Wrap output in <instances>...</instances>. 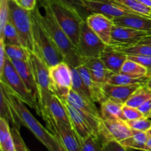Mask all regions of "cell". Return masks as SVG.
<instances>
[{"label":"cell","mask_w":151,"mask_h":151,"mask_svg":"<svg viewBox=\"0 0 151 151\" xmlns=\"http://www.w3.org/2000/svg\"><path fill=\"white\" fill-rule=\"evenodd\" d=\"M0 150L16 151L11 128L9 122L3 118H0Z\"/></svg>","instance_id":"25"},{"label":"cell","mask_w":151,"mask_h":151,"mask_svg":"<svg viewBox=\"0 0 151 151\" xmlns=\"http://www.w3.org/2000/svg\"><path fill=\"white\" fill-rule=\"evenodd\" d=\"M1 88H2L6 98L17 119L21 126H25L27 128L35 137L48 149L50 151L51 148V143L52 141L53 135L49 132L48 130L44 128L33 115L29 112L25 103L13 92L10 91L7 87L1 83Z\"/></svg>","instance_id":"3"},{"label":"cell","mask_w":151,"mask_h":151,"mask_svg":"<svg viewBox=\"0 0 151 151\" xmlns=\"http://www.w3.org/2000/svg\"><path fill=\"white\" fill-rule=\"evenodd\" d=\"M9 15V0H0V36L2 35L4 27L8 22Z\"/></svg>","instance_id":"37"},{"label":"cell","mask_w":151,"mask_h":151,"mask_svg":"<svg viewBox=\"0 0 151 151\" xmlns=\"http://www.w3.org/2000/svg\"><path fill=\"white\" fill-rule=\"evenodd\" d=\"M11 61L19 75H20L24 83L26 84L28 89L33 94L38 103V88H37L33 72H32V67H31L29 62L23 61V60H11Z\"/></svg>","instance_id":"22"},{"label":"cell","mask_w":151,"mask_h":151,"mask_svg":"<svg viewBox=\"0 0 151 151\" xmlns=\"http://www.w3.org/2000/svg\"><path fill=\"white\" fill-rule=\"evenodd\" d=\"M50 91L61 99H66L72 89V73L66 61L50 68Z\"/></svg>","instance_id":"9"},{"label":"cell","mask_w":151,"mask_h":151,"mask_svg":"<svg viewBox=\"0 0 151 151\" xmlns=\"http://www.w3.org/2000/svg\"><path fill=\"white\" fill-rule=\"evenodd\" d=\"M76 69L82 79L83 83L88 91V96L91 101L101 104L103 101L107 99L103 92V88L93 81L89 71L84 65H81L77 67Z\"/></svg>","instance_id":"20"},{"label":"cell","mask_w":151,"mask_h":151,"mask_svg":"<svg viewBox=\"0 0 151 151\" xmlns=\"http://www.w3.org/2000/svg\"><path fill=\"white\" fill-rule=\"evenodd\" d=\"M0 95H1L0 96V118L6 119L8 122H11L13 123V126L20 130L21 125H19L17 119L15 116L11 106L9 104L1 87H0Z\"/></svg>","instance_id":"30"},{"label":"cell","mask_w":151,"mask_h":151,"mask_svg":"<svg viewBox=\"0 0 151 151\" xmlns=\"http://www.w3.org/2000/svg\"><path fill=\"white\" fill-rule=\"evenodd\" d=\"M147 78H149V77H151V72H148V73H147Z\"/></svg>","instance_id":"52"},{"label":"cell","mask_w":151,"mask_h":151,"mask_svg":"<svg viewBox=\"0 0 151 151\" xmlns=\"http://www.w3.org/2000/svg\"><path fill=\"white\" fill-rule=\"evenodd\" d=\"M82 4L91 13H100L110 19L130 14H137L129 11L110 0H82Z\"/></svg>","instance_id":"11"},{"label":"cell","mask_w":151,"mask_h":151,"mask_svg":"<svg viewBox=\"0 0 151 151\" xmlns=\"http://www.w3.org/2000/svg\"><path fill=\"white\" fill-rule=\"evenodd\" d=\"M146 133H147V134L148 135V137H150V138H151V126H150V128H149L148 130H147V131Z\"/></svg>","instance_id":"51"},{"label":"cell","mask_w":151,"mask_h":151,"mask_svg":"<svg viewBox=\"0 0 151 151\" xmlns=\"http://www.w3.org/2000/svg\"><path fill=\"white\" fill-rule=\"evenodd\" d=\"M0 38L3 39L5 44L22 46L19 34L16 28L10 23V21H8L7 24L4 27V31H3L2 35L0 36Z\"/></svg>","instance_id":"34"},{"label":"cell","mask_w":151,"mask_h":151,"mask_svg":"<svg viewBox=\"0 0 151 151\" xmlns=\"http://www.w3.org/2000/svg\"><path fill=\"white\" fill-rule=\"evenodd\" d=\"M60 1L66 3V4L70 6L71 7L75 9L76 11H78V13H80V15H81L85 20L90 15L89 12L83 6L82 0H60Z\"/></svg>","instance_id":"39"},{"label":"cell","mask_w":151,"mask_h":151,"mask_svg":"<svg viewBox=\"0 0 151 151\" xmlns=\"http://www.w3.org/2000/svg\"><path fill=\"white\" fill-rule=\"evenodd\" d=\"M39 12L38 6L31 10L34 52L50 68L65 61V59L41 24L38 16Z\"/></svg>","instance_id":"2"},{"label":"cell","mask_w":151,"mask_h":151,"mask_svg":"<svg viewBox=\"0 0 151 151\" xmlns=\"http://www.w3.org/2000/svg\"><path fill=\"white\" fill-rule=\"evenodd\" d=\"M122 114H123L125 121L145 117L144 115L140 112V111L137 108L127 106L125 104H124L122 106Z\"/></svg>","instance_id":"38"},{"label":"cell","mask_w":151,"mask_h":151,"mask_svg":"<svg viewBox=\"0 0 151 151\" xmlns=\"http://www.w3.org/2000/svg\"><path fill=\"white\" fill-rule=\"evenodd\" d=\"M120 73L134 78H143L147 77L148 70L142 65L128 58L124 63Z\"/></svg>","instance_id":"27"},{"label":"cell","mask_w":151,"mask_h":151,"mask_svg":"<svg viewBox=\"0 0 151 151\" xmlns=\"http://www.w3.org/2000/svg\"><path fill=\"white\" fill-rule=\"evenodd\" d=\"M100 58L109 70L114 74H119L124 63L128 60V55L107 45Z\"/></svg>","instance_id":"21"},{"label":"cell","mask_w":151,"mask_h":151,"mask_svg":"<svg viewBox=\"0 0 151 151\" xmlns=\"http://www.w3.org/2000/svg\"><path fill=\"white\" fill-rule=\"evenodd\" d=\"M133 134L134 130L130 128L126 121L122 119H102L99 125L98 136L103 144L109 141L121 142Z\"/></svg>","instance_id":"10"},{"label":"cell","mask_w":151,"mask_h":151,"mask_svg":"<svg viewBox=\"0 0 151 151\" xmlns=\"http://www.w3.org/2000/svg\"><path fill=\"white\" fill-rule=\"evenodd\" d=\"M149 119H151V113H150V116H149Z\"/></svg>","instance_id":"54"},{"label":"cell","mask_w":151,"mask_h":151,"mask_svg":"<svg viewBox=\"0 0 151 151\" xmlns=\"http://www.w3.org/2000/svg\"><path fill=\"white\" fill-rule=\"evenodd\" d=\"M65 100L78 110L89 114L97 118H102L101 114L96 107L95 103L84 98L74 90H70L67 97Z\"/></svg>","instance_id":"23"},{"label":"cell","mask_w":151,"mask_h":151,"mask_svg":"<svg viewBox=\"0 0 151 151\" xmlns=\"http://www.w3.org/2000/svg\"><path fill=\"white\" fill-rule=\"evenodd\" d=\"M149 34L144 31L125 26L114 24L112 30L111 41L109 45L114 47H129L139 44Z\"/></svg>","instance_id":"12"},{"label":"cell","mask_w":151,"mask_h":151,"mask_svg":"<svg viewBox=\"0 0 151 151\" xmlns=\"http://www.w3.org/2000/svg\"><path fill=\"white\" fill-rule=\"evenodd\" d=\"M43 1L47 3L58 23L77 47L81 24L85 19L75 9L60 0Z\"/></svg>","instance_id":"4"},{"label":"cell","mask_w":151,"mask_h":151,"mask_svg":"<svg viewBox=\"0 0 151 151\" xmlns=\"http://www.w3.org/2000/svg\"><path fill=\"white\" fill-rule=\"evenodd\" d=\"M137 1H139L140 3L147 6V7H151V0H137Z\"/></svg>","instance_id":"48"},{"label":"cell","mask_w":151,"mask_h":151,"mask_svg":"<svg viewBox=\"0 0 151 151\" xmlns=\"http://www.w3.org/2000/svg\"><path fill=\"white\" fill-rule=\"evenodd\" d=\"M0 83L17 96L25 104L35 109L40 115L39 104L16 71L11 60L7 58L2 72L0 73Z\"/></svg>","instance_id":"6"},{"label":"cell","mask_w":151,"mask_h":151,"mask_svg":"<svg viewBox=\"0 0 151 151\" xmlns=\"http://www.w3.org/2000/svg\"><path fill=\"white\" fill-rule=\"evenodd\" d=\"M79 139L81 151H105L103 142L98 136L90 135Z\"/></svg>","instance_id":"33"},{"label":"cell","mask_w":151,"mask_h":151,"mask_svg":"<svg viewBox=\"0 0 151 151\" xmlns=\"http://www.w3.org/2000/svg\"><path fill=\"white\" fill-rule=\"evenodd\" d=\"M105 151H136L134 149L122 145L119 142L109 141L103 144Z\"/></svg>","instance_id":"42"},{"label":"cell","mask_w":151,"mask_h":151,"mask_svg":"<svg viewBox=\"0 0 151 151\" xmlns=\"http://www.w3.org/2000/svg\"><path fill=\"white\" fill-rule=\"evenodd\" d=\"M67 151H81L79 137L71 125L58 123L52 133Z\"/></svg>","instance_id":"16"},{"label":"cell","mask_w":151,"mask_h":151,"mask_svg":"<svg viewBox=\"0 0 151 151\" xmlns=\"http://www.w3.org/2000/svg\"><path fill=\"white\" fill-rule=\"evenodd\" d=\"M6 55L11 60L29 61L30 52L22 45H10L4 44Z\"/></svg>","instance_id":"31"},{"label":"cell","mask_w":151,"mask_h":151,"mask_svg":"<svg viewBox=\"0 0 151 151\" xmlns=\"http://www.w3.org/2000/svg\"><path fill=\"white\" fill-rule=\"evenodd\" d=\"M110 1L134 13L151 17V7L144 5L137 0H110Z\"/></svg>","instance_id":"29"},{"label":"cell","mask_w":151,"mask_h":151,"mask_svg":"<svg viewBox=\"0 0 151 151\" xmlns=\"http://www.w3.org/2000/svg\"><path fill=\"white\" fill-rule=\"evenodd\" d=\"M29 62L32 67L39 97L40 94L44 91H50V67L35 52H30Z\"/></svg>","instance_id":"14"},{"label":"cell","mask_w":151,"mask_h":151,"mask_svg":"<svg viewBox=\"0 0 151 151\" xmlns=\"http://www.w3.org/2000/svg\"><path fill=\"white\" fill-rule=\"evenodd\" d=\"M100 105H101L100 114L102 119L106 120H113V119L125 120L122 114L123 104L116 103L111 99H106Z\"/></svg>","instance_id":"24"},{"label":"cell","mask_w":151,"mask_h":151,"mask_svg":"<svg viewBox=\"0 0 151 151\" xmlns=\"http://www.w3.org/2000/svg\"><path fill=\"white\" fill-rule=\"evenodd\" d=\"M40 115L46 123V128L52 133L58 123L71 125L69 116L61 99L50 91H45L38 97ZM72 126V125H71Z\"/></svg>","instance_id":"5"},{"label":"cell","mask_w":151,"mask_h":151,"mask_svg":"<svg viewBox=\"0 0 151 151\" xmlns=\"http://www.w3.org/2000/svg\"><path fill=\"white\" fill-rule=\"evenodd\" d=\"M7 58V56L6 55L4 42L3 41V39L0 38V73L3 71Z\"/></svg>","instance_id":"43"},{"label":"cell","mask_w":151,"mask_h":151,"mask_svg":"<svg viewBox=\"0 0 151 151\" xmlns=\"http://www.w3.org/2000/svg\"><path fill=\"white\" fill-rule=\"evenodd\" d=\"M12 135H13V139L15 142V147H16V151H29L27 147L22 136H21L19 129L13 126L11 128Z\"/></svg>","instance_id":"40"},{"label":"cell","mask_w":151,"mask_h":151,"mask_svg":"<svg viewBox=\"0 0 151 151\" xmlns=\"http://www.w3.org/2000/svg\"><path fill=\"white\" fill-rule=\"evenodd\" d=\"M144 84V83H143ZM142 84H133V85L121 86L112 85L106 83L103 87V92L107 99H111L116 103L125 104L134 91Z\"/></svg>","instance_id":"18"},{"label":"cell","mask_w":151,"mask_h":151,"mask_svg":"<svg viewBox=\"0 0 151 151\" xmlns=\"http://www.w3.org/2000/svg\"><path fill=\"white\" fill-rule=\"evenodd\" d=\"M13 1H16V2H18V3H19V0H13Z\"/></svg>","instance_id":"53"},{"label":"cell","mask_w":151,"mask_h":151,"mask_svg":"<svg viewBox=\"0 0 151 151\" xmlns=\"http://www.w3.org/2000/svg\"><path fill=\"white\" fill-rule=\"evenodd\" d=\"M126 122L130 128L134 131H143V132H147V130L151 126V119L146 117L133 119V120H126Z\"/></svg>","instance_id":"36"},{"label":"cell","mask_w":151,"mask_h":151,"mask_svg":"<svg viewBox=\"0 0 151 151\" xmlns=\"http://www.w3.org/2000/svg\"><path fill=\"white\" fill-rule=\"evenodd\" d=\"M145 151H151V138L150 137H149L148 140H147V143H146Z\"/></svg>","instance_id":"49"},{"label":"cell","mask_w":151,"mask_h":151,"mask_svg":"<svg viewBox=\"0 0 151 151\" xmlns=\"http://www.w3.org/2000/svg\"><path fill=\"white\" fill-rule=\"evenodd\" d=\"M19 4L27 10H34L37 6V0H19Z\"/></svg>","instance_id":"45"},{"label":"cell","mask_w":151,"mask_h":151,"mask_svg":"<svg viewBox=\"0 0 151 151\" xmlns=\"http://www.w3.org/2000/svg\"><path fill=\"white\" fill-rule=\"evenodd\" d=\"M107 44L90 28L86 20L81 26L79 39L77 49L78 53L83 59L90 58H100Z\"/></svg>","instance_id":"8"},{"label":"cell","mask_w":151,"mask_h":151,"mask_svg":"<svg viewBox=\"0 0 151 151\" xmlns=\"http://www.w3.org/2000/svg\"><path fill=\"white\" fill-rule=\"evenodd\" d=\"M111 46L115 50L122 52L127 55H144L151 56V45L148 44H135L129 47H114Z\"/></svg>","instance_id":"35"},{"label":"cell","mask_w":151,"mask_h":151,"mask_svg":"<svg viewBox=\"0 0 151 151\" xmlns=\"http://www.w3.org/2000/svg\"><path fill=\"white\" fill-rule=\"evenodd\" d=\"M116 25L125 26L144 31L151 35V17L140 14H130L113 19Z\"/></svg>","instance_id":"19"},{"label":"cell","mask_w":151,"mask_h":151,"mask_svg":"<svg viewBox=\"0 0 151 151\" xmlns=\"http://www.w3.org/2000/svg\"><path fill=\"white\" fill-rule=\"evenodd\" d=\"M150 98H151V89L145 83L142 84L130 97L125 105L134 108H139L143 103Z\"/></svg>","instance_id":"28"},{"label":"cell","mask_w":151,"mask_h":151,"mask_svg":"<svg viewBox=\"0 0 151 151\" xmlns=\"http://www.w3.org/2000/svg\"><path fill=\"white\" fill-rule=\"evenodd\" d=\"M86 22L103 42L107 45L111 44L112 30L114 26L113 19L100 13H91Z\"/></svg>","instance_id":"13"},{"label":"cell","mask_w":151,"mask_h":151,"mask_svg":"<svg viewBox=\"0 0 151 151\" xmlns=\"http://www.w3.org/2000/svg\"><path fill=\"white\" fill-rule=\"evenodd\" d=\"M39 3L44 10V15H42L41 12H39L38 16L40 21L47 33L63 54L65 61L73 68H77L83 65V60L78 53L76 46L60 27L47 3L43 0H39Z\"/></svg>","instance_id":"1"},{"label":"cell","mask_w":151,"mask_h":151,"mask_svg":"<svg viewBox=\"0 0 151 151\" xmlns=\"http://www.w3.org/2000/svg\"><path fill=\"white\" fill-rule=\"evenodd\" d=\"M142 114L144 115L145 117L148 118L151 113V98L146 100L139 108H137Z\"/></svg>","instance_id":"44"},{"label":"cell","mask_w":151,"mask_h":151,"mask_svg":"<svg viewBox=\"0 0 151 151\" xmlns=\"http://www.w3.org/2000/svg\"><path fill=\"white\" fill-rule=\"evenodd\" d=\"M61 99V98H60ZM69 116L71 125L78 134L79 139H83L90 135H96L85 118L75 107L69 104L65 99H61Z\"/></svg>","instance_id":"15"},{"label":"cell","mask_w":151,"mask_h":151,"mask_svg":"<svg viewBox=\"0 0 151 151\" xmlns=\"http://www.w3.org/2000/svg\"><path fill=\"white\" fill-rule=\"evenodd\" d=\"M147 80V77L143 78H134L124 74H113L109 78L108 83L112 85H133V84H143L145 83Z\"/></svg>","instance_id":"32"},{"label":"cell","mask_w":151,"mask_h":151,"mask_svg":"<svg viewBox=\"0 0 151 151\" xmlns=\"http://www.w3.org/2000/svg\"><path fill=\"white\" fill-rule=\"evenodd\" d=\"M140 44H148V45H151V35H148L147 36L144 37L140 41L139 43Z\"/></svg>","instance_id":"47"},{"label":"cell","mask_w":151,"mask_h":151,"mask_svg":"<svg viewBox=\"0 0 151 151\" xmlns=\"http://www.w3.org/2000/svg\"><path fill=\"white\" fill-rule=\"evenodd\" d=\"M50 151H67L63 147V145L60 143L58 139L56 137L53 136L52 141L51 143V148Z\"/></svg>","instance_id":"46"},{"label":"cell","mask_w":151,"mask_h":151,"mask_svg":"<svg viewBox=\"0 0 151 151\" xmlns=\"http://www.w3.org/2000/svg\"><path fill=\"white\" fill-rule=\"evenodd\" d=\"M149 137L146 132L134 131V134L131 137H128L119 142L125 147H130L134 150L145 151L146 143Z\"/></svg>","instance_id":"26"},{"label":"cell","mask_w":151,"mask_h":151,"mask_svg":"<svg viewBox=\"0 0 151 151\" xmlns=\"http://www.w3.org/2000/svg\"><path fill=\"white\" fill-rule=\"evenodd\" d=\"M145 84L151 89V77L147 78V81H146Z\"/></svg>","instance_id":"50"},{"label":"cell","mask_w":151,"mask_h":151,"mask_svg":"<svg viewBox=\"0 0 151 151\" xmlns=\"http://www.w3.org/2000/svg\"><path fill=\"white\" fill-rule=\"evenodd\" d=\"M83 65H84L89 71L93 81L102 88L108 83L109 78L114 74L106 67L100 58L83 59Z\"/></svg>","instance_id":"17"},{"label":"cell","mask_w":151,"mask_h":151,"mask_svg":"<svg viewBox=\"0 0 151 151\" xmlns=\"http://www.w3.org/2000/svg\"><path fill=\"white\" fill-rule=\"evenodd\" d=\"M128 58L147 68L148 72H151V56L144 55H128Z\"/></svg>","instance_id":"41"},{"label":"cell","mask_w":151,"mask_h":151,"mask_svg":"<svg viewBox=\"0 0 151 151\" xmlns=\"http://www.w3.org/2000/svg\"><path fill=\"white\" fill-rule=\"evenodd\" d=\"M9 21L14 26L23 47L34 52L32 20L31 11L24 8L16 1L9 0Z\"/></svg>","instance_id":"7"}]
</instances>
